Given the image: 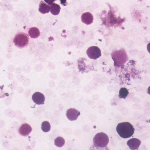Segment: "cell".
Masks as SVG:
<instances>
[{
  "instance_id": "cell-12",
  "label": "cell",
  "mask_w": 150,
  "mask_h": 150,
  "mask_svg": "<svg viewBox=\"0 0 150 150\" xmlns=\"http://www.w3.org/2000/svg\"><path fill=\"white\" fill-rule=\"evenodd\" d=\"M28 34L31 38H36L39 36L40 32L39 29L36 27L30 28L28 30Z\"/></svg>"
},
{
  "instance_id": "cell-9",
  "label": "cell",
  "mask_w": 150,
  "mask_h": 150,
  "mask_svg": "<svg viewBox=\"0 0 150 150\" xmlns=\"http://www.w3.org/2000/svg\"><path fill=\"white\" fill-rule=\"evenodd\" d=\"M141 143V141L138 139L133 138L128 140L127 144L131 149L135 150L137 149Z\"/></svg>"
},
{
  "instance_id": "cell-14",
  "label": "cell",
  "mask_w": 150,
  "mask_h": 150,
  "mask_svg": "<svg viewBox=\"0 0 150 150\" xmlns=\"http://www.w3.org/2000/svg\"><path fill=\"white\" fill-rule=\"evenodd\" d=\"M54 144L59 147H62L65 144L64 139L62 137H58L55 139Z\"/></svg>"
},
{
  "instance_id": "cell-16",
  "label": "cell",
  "mask_w": 150,
  "mask_h": 150,
  "mask_svg": "<svg viewBox=\"0 0 150 150\" xmlns=\"http://www.w3.org/2000/svg\"><path fill=\"white\" fill-rule=\"evenodd\" d=\"M129 93L127 89L125 88H121L119 91V96L120 98H125Z\"/></svg>"
},
{
  "instance_id": "cell-11",
  "label": "cell",
  "mask_w": 150,
  "mask_h": 150,
  "mask_svg": "<svg viewBox=\"0 0 150 150\" xmlns=\"http://www.w3.org/2000/svg\"><path fill=\"white\" fill-rule=\"evenodd\" d=\"M39 11L41 13L45 14L49 12L50 6L43 1H41L39 5Z\"/></svg>"
},
{
  "instance_id": "cell-17",
  "label": "cell",
  "mask_w": 150,
  "mask_h": 150,
  "mask_svg": "<svg viewBox=\"0 0 150 150\" xmlns=\"http://www.w3.org/2000/svg\"><path fill=\"white\" fill-rule=\"evenodd\" d=\"M45 1L47 2L49 5H51L53 3V2L54 1L53 0H49V1Z\"/></svg>"
},
{
  "instance_id": "cell-18",
  "label": "cell",
  "mask_w": 150,
  "mask_h": 150,
  "mask_svg": "<svg viewBox=\"0 0 150 150\" xmlns=\"http://www.w3.org/2000/svg\"><path fill=\"white\" fill-rule=\"evenodd\" d=\"M147 48L148 52L150 53V43L147 45Z\"/></svg>"
},
{
  "instance_id": "cell-6",
  "label": "cell",
  "mask_w": 150,
  "mask_h": 150,
  "mask_svg": "<svg viewBox=\"0 0 150 150\" xmlns=\"http://www.w3.org/2000/svg\"><path fill=\"white\" fill-rule=\"evenodd\" d=\"M32 130L31 126L28 124L25 123L22 124L19 127L18 131L22 136L27 137L29 135Z\"/></svg>"
},
{
  "instance_id": "cell-8",
  "label": "cell",
  "mask_w": 150,
  "mask_h": 150,
  "mask_svg": "<svg viewBox=\"0 0 150 150\" xmlns=\"http://www.w3.org/2000/svg\"><path fill=\"white\" fill-rule=\"evenodd\" d=\"M32 99L36 104H42L44 103L45 97L43 94L40 92H36L33 95Z\"/></svg>"
},
{
  "instance_id": "cell-13",
  "label": "cell",
  "mask_w": 150,
  "mask_h": 150,
  "mask_svg": "<svg viewBox=\"0 0 150 150\" xmlns=\"http://www.w3.org/2000/svg\"><path fill=\"white\" fill-rule=\"evenodd\" d=\"M61 8L59 5L53 3L50 6L51 13L54 15H58L60 13Z\"/></svg>"
},
{
  "instance_id": "cell-7",
  "label": "cell",
  "mask_w": 150,
  "mask_h": 150,
  "mask_svg": "<svg viewBox=\"0 0 150 150\" xmlns=\"http://www.w3.org/2000/svg\"><path fill=\"white\" fill-rule=\"evenodd\" d=\"M80 112L75 108H70L67 111L66 115L70 120H76L80 115Z\"/></svg>"
},
{
  "instance_id": "cell-3",
  "label": "cell",
  "mask_w": 150,
  "mask_h": 150,
  "mask_svg": "<svg viewBox=\"0 0 150 150\" xmlns=\"http://www.w3.org/2000/svg\"><path fill=\"white\" fill-rule=\"evenodd\" d=\"M29 38L28 35L24 33H19L15 36L13 42L15 45L19 48H23L28 44Z\"/></svg>"
},
{
  "instance_id": "cell-1",
  "label": "cell",
  "mask_w": 150,
  "mask_h": 150,
  "mask_svg": "<svg viewBox=\"0 0 150 150\" xmlns=\"http://www.w3.org/2000/svg\"><path fill=\"white\" fill-rule=\"evenodd\" d=\"M116 129L119 136L123 138H127L131 137L134 131V129L132 125L127 122L118 124Z\"/></svg>"
},
{
  "instance_id": "cell-2",
  "label": "cell",
  "mask_w": 150,
  "mask_h": 150,
  "mask_svg": "<svg viewBox=\"0 0 150 150\" xmlns=\"http://www.w3.org/2000/svg\"><path fill=\"white\" fill-rule=\"evenodd\" d=\"M115 66L120 67L127 60V55L123 49L113 52L111 54Z\"/></svg>"
},
{
  "instance_id": "cell-10",
  "label": "cell",
  "mask_w": 150,
  "mask_h": 150,
  "mask_svg": "<svg viewBox=\"0 0 150 150\" xmlns=\"http://www.w3.org/2000/svg\"><path fill=\"white\" fill-rule=\"evenodd\" d=\"M81 18V21L87 25H89L92 23L93 20V15L89 12L83 13L82 15Z\"/></svg>"
},
{
  "instance_id": "cell-15",
  "label": "cell",
  "mask_w": 150,
  "mask_h": 150,
  "mask_svg": "<svg viewBox=\"0 0 150 150\" xmlns=\"http://www.w3.org/2000/svg\"><path fill=\"white\" fill-rule=\"evenodd\" d=\"M51 126L50 123L47 121L43 122L41 125V129L44 132H47L50 130Z\"/></svg>"
},
{
  "instance_id": "cell-5",
  "label": "cell",
  "mask_w": 150,
  "mask_h": 150,
  "mask_svg": "<svg viewBox=\"0 0 150 150\" xmlns=\"http://www.w3.org/2000/svg\"><path fill=\"white\" fill-rule=\"evenodd\" d=\"M86 54L89 58L94 59H97L101 56L100 49L96 46L89 47L87 50Z\"/></svg>"
},
{
  "instance_id": "cell-4",
  "label": "cell",
  "mask_w": 150,
  "mask_h": 150,
  "mask_svg": "<svg viewBox=\"0 0 150 150\" xmlns=\"http://www.w3.org/2000/svg\"><path fill=\"white\" fill-rule=\"evenodd\" d=\"M109 139L108 136L101 132L97 133L94 136L93 142L95 146L99 147H104L108 144Z\"/></svg>"
},
{
  "instance_id": "cell-19",
  "label": "cell",
  "mask_w": 150,
  "mask_h": 150,
  "mask_svg": "<svg viewBox=\"0 0 150 150\" xmlns=\"http://www.w3.org/2000/svg\"><path fill=\"white\" fill-rule=\"evenodd\" d=\"M148 93L150 95V86L148 88Z\"/></svg>"
}]
</instances>
